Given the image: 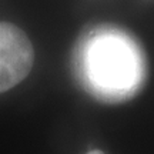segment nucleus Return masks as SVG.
I'll return each instance as SVG.
<instances>
[{
	"label": "nucleus",
	"mask_w": 154,
	"mask_h": 154,
	"mask_svg": "<svg viewBox=\"0 0 154 154\" xmlns=\"http://www.w3.org/2000/svg\"><path fill=\"white\" fill-rule=\"evenodd\" d=\"M83 70L87 86L106 99L133 96L146 73L138 46L117 30H103L86 42Z\"/></svg>",
	"instance_id": "f257e3e1"
},
{
	"label": "nucleus",
	"mask_w": 154,
	"mask_h": 154,
	"mask_svg": "<svg viewBox=\"0 0 154 154\" xmlns=\"http://www.w3.org/2000/svg\"><path fill=\"white\" fill-rule=\"evenodd\" d=\"M33 63L34 50L26 33L11 23L0 22V93L23 82Z\"/></svg>",
	"instance_id": "f03ea898"
},
{
	"label": "nucleus",
	"mask_w": 154,
	"mask_h": 154,
	"mask_svg": "<svg viewBox=\"0 0 154 154\" xmlns=\"http://www.w3.org/2000/svg\"><path fill=\"white\" fill-rule=\"evenodd\" d=\"M87 154H104L101 150H91V151H88Z\"/></svg>",
	"instance_id": "7ed1b4c3"
}]
</instances>
